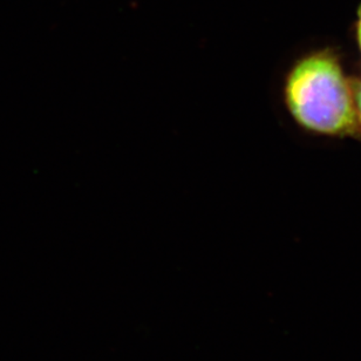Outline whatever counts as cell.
<instances>
[{"mask_svg":"<svg viewBox=\"0 0 361 361\" xmlns=\"http://www.w3.org/2000/svg\"><path fill=\"white\" fill-rule=\"evenodd\" d=\"M284 99L292 118L307 132L326 136L357 133L352 79L332 49L310 53L292 66Z\"/></svg>","mask_w":361,"mask_h":361,"instance_id":"cell-1","label":"cell"},{"mask_svg":"<svg viewBox=\"0 0 361 361\" xmlns=\"http://www.w3.org/2000/svg\"><path fill=\"white\" fill-rule=\"evenodd\" d=\"M353 97H355V114H357V133L361 136V79H352Z\"/></svg>","mask_w":361,"mask_h":361,"instance_id":"cell-2","label":"cell"},{"mask_svg":"<svg viewBox=\"0 0 361 361\" xmlns=\"http://www.w3.org/2000/svg\"><path fill=\"white\" fill-rule=\"evenodd\" d=\"M355 32H357V40H358L359 49L361 52V6L358 10V19H357V26H355Z\"/></svg>","mask_w":361,"mask_h":361,"instance_id":"cell-3","label":"cell"}]
</instances>
